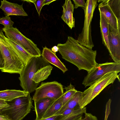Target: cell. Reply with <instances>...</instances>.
Masks as SVG:
<instances>
[{
    "label": "cell",
    "instance_id": "6da1fadb",
    "mask_svg": "<svg viewBox=\"0 0 120 120\" xmlns=\"http://www.w3.org/2000/svg\"><path fill=\"white\" fill-rule=\"evenodd\" d=\"M57 46L62 58L75 65L79 71L88 72L98 64L96 60V50L86 48L71 36L68 37L65 43H58Z\"/></svg>",
    "mask_w": 120,
    "mask_h": 120
},
{
    "label": "cell",
    "instance_id": "7a4b0ae2",
    "mask_svg": "<svg viewBox=\"0 0 120 120\" xmlns=\"http://www.w3.org/2000/svg\"><path fill=\"white\" fill-rule=\"evenodd\" d=\"M9 106L0 109V114L10 120H22L33 108L32 98L30 93L6 102Z\"/></svg>",
    "mask_w": 120,
    "mask_h": 120
},
{
    "label": "cell",
    "instance_id": "3957f363",
    "mask_svg": "<svg viewBox=\"0 0 120 120\" xmlns=\"http://www.w3.org/2000/svg\"><path fill=\"white\" fill-rule=\"evenodd\" d=\"M50 65L41 56H33L24 66L19 77L20 85L23 90L30 94L35 90L40 83L33 81V77L38 70Z\"/></svg>",
    "mask_w": 120,
    "mask_h": 120
},
{
    "label": "cell",
    "instance_id": "277c9868",
    "mask_svg": "<svg viewBox=\"0 0 120 120\" xmlns=\"http://www.w3.org/2000/svg\"><path fill=\"white\" fill-rule=\"evenodd\" d=\"M0 49L4 62L2 72L20 74L24 66L8 45L2 30L0 29Z\"/></svg>",
    "mask_w": 120,
    "mask_h": 120
},
{
    "label": "cell",
    "instance_id": "5b68a950",
    "mask_svg": "<svg viewBox=\"0 0 120 120\" xmlns=\"http://www.w3.org/2000/svg\"><path fill=\"white\" fill-rule=\"evenodd\" d=\"M119 72L115 71L107 74L82 92L79 103V107L81 108L85 107L107 86L113 83L117 78Z\"/></svg>",
    "mask_w": 120,
    "mask_h": 120
},
{
    "label": "cell",
    "instance_id": "8992f818",
    "mask_svg": "<svg viewBox=\"0 0 120 120\" xmlns=\"http://www.w3.org/2000/svg\"><path fill=\"white\" fill-rule=\"evenodd\" d=\"M97 0H87L83 9L85 19L83 27L77 40L80 45L91 49L94 46L91 33V23L95 8L98 5Z\"/></svg>",
    "mask_w": 120,
    "mask_h": 120
},
{
    "label": "cell",
    "instance_id": "52a82bcc",
    "mask_svg": "<svg viewBox=\"0 0 120 120\" xmlns=\"http://www.w3.org/2000/svg\"><path fill=\"white\" fill-rule=\"evenodd\" d=\"M100 12L108 24L113 28H120V0H98Z\"/></svg>",
    "mask_w": 120,
    "mask_h": 120
},
{
    "label": "cell",
    "instance_id": "ba28073f",
    "mask_svg": "<svg viewBox=\"0 0 120 120\" xmlns=\"http://www.w3.org/2000/svg\"><path fill=\"white\" fill-rule=\"evenodd\" d=\"M6 37L23 48L33 56H41V52L31 40L23 35L16 27L2 29Z\"/></svg>",
    "mask_w": 120,
    "mask_h": 120
},
{
    "label": "cell",
    "instance_id": "9c48e42d",
    "mask_svg": "<svg viewBox=\"0 0 120 120\" xmlns=\"http://www.w3.org/2000/svg\"><path fill=\"white\" fill-rule=\"evenodd\" d=\"M115 71L120 72V62H108L98 64L88 72L82 84L85 87L91 86L107 74Z\"/></svg>",
    "mask_w": 120,
    "mask_h": 120
},
{
    "label": "cell",
    "instance_id": "30bf717a",
    "mask_svg": "<svg viewBox=\"0 0 120 120\" xmlns=\"http://www.w3.org/2000/svg\"><path fill=\"white\" fill-rule=\"evenodd\" d=\"M32 98L34 101L44 98H49L55 100L64 93L63 86L56 81L42 82L35 90Z\"/></svg>",
    "mask_w": 120,
    "mask_h": 120
},
{
    "label": "cell",
    "instance_id": "8fae6325",
    "mask_svg": "<svg viewBox=\"0 0 120 120\" xmlns=\"http://www.w3.org/2000/svg\"><path fill=\"white\" fill-rule=\"evenodd\" d=\"M109 55L114 62H120V28L115 29L109 25Z\"/></svg>",
    "mask_w": 120,
    "mask_h": 120
},
{
    "label": "cell",
    "instance_id": "7c38bea8",
    "mask_svg": "<svg viewBox=\"0 0 120 120\" xmlns=\"http://www.w3.org/2000/svg\"><path fill=\"white\" fill-rule=\"evenodd\" d=\"M1 2L0 8L2 9L5 15L28 16L23 9L22 4L20 5L9 2L6 0H1Z\"/></svg>",
    "mask_w": 120,
    "mask_h": 120
},
{
    "label": "cell",
    "instance_id": "4fadbf2b",
    "mask_svg": "<svg viewBox=\"0 0 120 120\" xmlns=\"http://www.w3.org/2000/svg\"><path fill=\"white\" fill-rule=\"evenodd\" d=\"M55 101L49 98H44L34 101V109L37 120L43 118L50 106Z\"/></svg>",
    "mask_w": 120,
    "mask_h": 120
},
{
    "label": "cell",
    "instance_id": "5bb4252c",
    "mask_svg": "<svg viewBox=\"0 0 120 120\" xmlns=\"http://www.w3.org/2000/svg\"><path fill=\"white\" fill-rule=\"evenodd\" d=\"M41 55L46 61L59 68L63 73L68 71L65 66L58 58L55 53L46 46L43 48Z\"/></svg>",
    "mask_w": 120,
    "mask_h": 120
},
{
    "label": "cell",
    "instance_id": "9a60e30c",
    "mask_svg": "<svg viewBox=\"0 0 120 120\" xmlns=\"http://www.w3.org/2000/svg\"><path fill=\"white\" fill-rule=\"evenodd\" d=\"M62 7L63 14L61 18L71 29L75 26V20L73 16L74 4L71 0H66Z\"/></svg>",
    "mask_w": 120,
    "mask_h": 120
},
{
    "label": "cell",
    "instance_id": "2e32d148",
    "mask_svg": "<svg viewBox=\"0 0 120 120\" xmlns=\"http://www.w3.org/2000/svg\"><path fill=\"white\" fill-rule=\"evenodd\" d=\"M8 44L22 61L24 66L33 56L22 47L6 37Z\"/></svg>",
    "mask_w": 120,
    "mask_h": 120
},
{
    "label": "cell",
    "instance_id": "e0dca14e",
    "mask_svg": "<svg viewBox=\"0 0 120 120\" xmlns=\"http://www.w3.org/2000/svg\"><path fill=\"white\" fill-rule=\"evenodd\" d=\"M29 93L24 90H6L0 91V100L6 102L11 101L17 98L27 96Z\"/></svg>",
    "mask_w": 120,
    "mask_h": 120
},
{
    "label": "cell",
    "instance_id": "ac0fdd59",
    "mask_svg": "<svg viewBox=\"0 0 120 120\" xmlns=\"http://www.w3.org/2000/svg\"><path fill=\"white\" fill-rule=\"evenodd\" d=\"M82 93V92L77 91L71 98L62 106L55 115H61L64 110L67 109H74L79 107V103L81 98Z\"/></svg>",
    "mask_w": 120,
    "mask_h": 120
},
{
    "label": "cell",
    "instance_id": "d6986e66",
    "mask_svg": "<svg viewBox=\"0 0 120 120\" xmlns=\"http://www.w3.org/2000/svg\"><path fill=\"white\" fill-rule=\"evenodd\" d=\"M100 13V27L103 44L105 46L109 52V51L108 35L109 24L102 15Z\"/></svg>",
    "mask_w": 120,
    "mask_h": 120
},
{
    "label": "cell",
    "instance_id": "ffe728a7",
    "mask_svg": "<svg viewBox=\"0 0 120 120\" xmlns=\"http://www.w3.org/2000/svg\"><path fill=\"white\" fill-rule=\"evenodd\" d=\"M53 68L50 65L40 68L35 73L32 80L37 83L46 79L50 74Z\"/></svg>",
    "mask_w": 120,
    "mask_h": 120
},
{
    "label": "cell",
    "instance_id": "44dd1931",
    "mask_svg": "<svg viewBox=\"0 0 120 120\" xmlns=\"http://www.w3.org/2000/svg\"><path fill=\"white\" fill-rule=\"evenodd\" d=\"M64 89L65 90V92L59 98L62 103V106L67 102L77 91L71 83L67 86H65Z\"/></svg>",
    "mask_w": 120,
    "mask_h": 120
},
{
    "label": "cell",
    "instance_id": "7402d4cb",
    "mask_svg": "<svg viewBox=\"0 0 120 120\" xmlns=\"http://www.w3.org/2000/svg\"><path fill=\"white\" fill-rule=\"evenodd\" d=\"M62 106V103L59 98L55 100L48 109L43 118H47L55 115Z\"/></svg>",
    "mask_w": 120,
    "mask_h": 120
},
{
    "label": "cell",
    "instance_id": "603a6c76",
    "mask_svg": "<svg viewBox=\"0 0 120 120\" xmlns=\"http://www.w3.org/2000/svg\"><path fill=\"white\" fill-rule=\"evenodd\" d=\"M0 24H3L4 28H8L13 27L14 22L9 16L5 15V17L0 18Z\"/></svg>",
    "mask_w": 120,
    "mask_h": 120
},
{
    "label": "cell",
    "instance_id": "cb8c5ba5",
    "mask_svg": "<svg viewBox=\"0 0 120 120\" xmlns=\"http://www.w3.org/2000/svg\"><path fill=\"white\" fill-rule=\"evenodd\" d=\"M22 1L34 3L35 6L39 16H40L41 9L44 6V0H28Z\"/></svg>",
    "mask_w": 120,
    "mask_h": 120
},
{
    "label": "cell",
    "instance_id": "d4e9b609",
    "mask_svg": "<svg viewBox=\"0 0 120 120\" xmlns=\"http://www.w3.org/2000/svg\"><path fill=\"white\" fill-rule=\"evenodd\" d=\"M65 117V116L62 115H55L52 116L44 118H42L41 119L34 120H63Z\"/></svg>",
    "mask_w": 120,
    "mask_h": 120
},
{
    "label": "cell",
    "instance_id": "484cf974",
    "mask_svg": "<svg viewBox=\"0 0 120 120\" xmlns=\"http://www.w3.org/2000/svg\"><path fill=\"white\" fill-rule=\"evenodd\" d=\"M112 100L109 99L107 102L105 106V116L104 120H107L111 112V104Z\"/></svg>",
    "mask_w": 120,
    "mask_h": 120
},
{
    "label": "cell",
    "instance_id": "4316f807",
    "mask_svg": "<svg viewBox=\"0 0 120 120\" xmlns=\"http://www.w3.org/2000/svg\"><path fill=\"white\" fill-rule=\"evenodd\" d=\"M75 4L74 8L76 9L79 7H82L84 9L85 7L86 2L84 0H73Z\"/></svg>",
    "mask_w": 120,
    "mask_h": 120
},
{
    "label": "cell",
    "instance_id": "83f0119b",
    "mask_svg": "<svg viewBox=\"0 0 120 120\" xmlns=\"http://www.w3.org/2000/svg\"><path fill=\"white\" fill-rule=\"evenodd\" d=\"M84 114V117L81 120H98L97 117L90 113L86 112Z\"/></svg>",
    "mask_w": 120,
    "mask_h": 120
},
{
    "label": "cell",
    "instance_id": "f1b7e54d",
    "mask_svg": "<svg viewBox=\"0 0 120 120\" xmlns=\"http://www.w3.org/2000/svg\"><path fill=\"white\" fill-rule=\"evenodd\" d=\"M79 107L74 109H66L64 111L61 115H62L65 116H67L71 113L75 109Z\"/></svg>",
    "mask_w": 120,
    "mask_h": 120
},
{
    "label": "cell",
    "instance_id": "f546056e",
    "mask_svg": "<svg viewBox=\"0 0 120 120\" xmlns=\"http://www.w3.org/2000/svg\"><path fill=\"white\" fill-rule=\"evenodd\" d=\"M4 66V62L0 49V70L3 68Z\"/></svg>",
    "mask_w": 120,
    "mask_h": 120
},
{
    "label": "cell",
    "instance_id": "4dcf8cb0",
    "mask_svg": "<svg viewBox=\"0 0 120 120\" xmlns=\"http://www.w3.org/2000/svg\"><path fill=\"white\" fill-rule=\"evenodd\" d=\"M9 106L7 102L3 100H0V109Z\"/></svg>",
    "mask_w": 120,
    "mask_h": 120
},
{
    "label": "cell",
    "instance_id": "1f68e13d",
    "mask_svg": "<svg viewBox=\"0 0 120 120\" xmlns=\"http://www.w3.org/2000/svg\"><path fill=\"white\" fill-rule=\"evenodd\" d=\"M56 0H44V6L45 5H49L51 3Z\"/></svg>",
    "mask_w": 120,
    "mask_h": 120
},
{
    "label": "cell",
    "instance_id": "d6a6232c",
    "mask_svg": "<svg viewBox=\"0 0 120 120\" xmlns=\"http://www.w3.org/2000/svg\"><path fill=\"white\" fill-rule=\"evenodd\" d=\"M51 51L54 53L57 52L58 51V48L57 46H54L51 49Z\"/></svg>",
    "mask_w": 120,
    "mask_h": 120
},
{
    "label": "cell",
    "instance_id": "836d02e7",
    "mask_svg": "<svg viewBox=\"0 0 120 120\" xmlns=\"http://www.w3.org/2000/svg\"><path fill=\"white\" fill-rule=\"evenodd\" d=\"M0 120H10L5 116L0 114Z\"/></svg>",
    "mask_w": 120,
    "mask_h": 120
},
{
    "label": "cell",
    "instance_id": "e575fe53",
    "mask_svg": "<svg viewBox=\"0 0 120 120\" xmlns=\"http://www.w3.org/2000/svg\"><path fill=\"white\" fill-rule=\"evenodd\" d=\"M120 74L119 75H118V76H117V78L118 79V80H119V82H120Z\"/></svg>",
    "mask_w": 120,
    "mask_h": 120
},
{
    "label": "cell",
    "instance_id": "d590c367",
    "mask_svg": "<svg viewBox=\"0 0 120 120\" xmlns=\"http://www.w3.org/2000/svg\"><path fill=\"white\" fill-rule=\"evenodd\" d=\"M82 118V116H81L80 118L77 119L76 120H81Z\"/></svg>",
    "mask_w": 120,
    "mask_h": 120
}]
</instances>
